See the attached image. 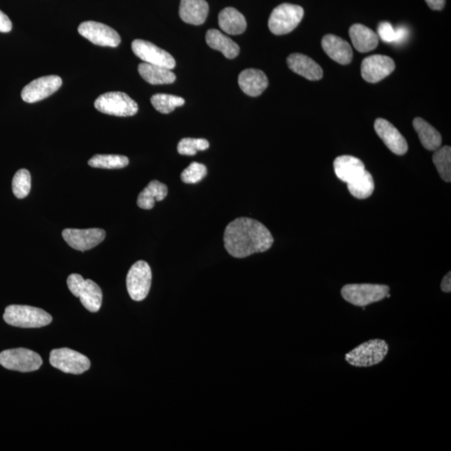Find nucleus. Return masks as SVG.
<instances>
[{"instance_id": "obj_17", "label": "nucleus", "mask_w": 451, "mask_h": 451, "mask_svg": "<svg viewBox=\"0 0 451 451\" xmlns=\"http://www.w3.org/2000/svg\"><path fill=\"white\" fill-rule=\"evenodd\" d=\"M334 169L337 178L347 184L354 182L367 171L361 160L347 155H340L334 160Z\"/></svg>"}, {"instance_id": "obj_5", "label": "nucleus", "mask_w": 451, "mask_h": 451, "mask_svg": "<svg viewBox=\"0 0 451 451\" xmlns=\"http://www.w3.org/2000/svg\"><path fill=\"white\" fill-rule=\"evenodd\" d=\"M69 291L76 297L80 298L82 305L92 313L99 311L102 305V294L100 286L90 280H84L80 274H71L67 278Z\"/></svg>"}, {"instance_id": "obj_23", "label": "nucleus", "mask_w": 451, "mask_h": 451, "mask_svg": "<svg viewBox=\"0 0 451 451\" xmlns=\"http://www.w3.org/2000/svg\"><path fill=\"white\" fill-rule=\"evenodd\" d=\"M206 41L209 46L223 53L226 58L235 59L239 55V45L216 28H211L207 32Z\"/></svg>"}, {"instance_id": "obj_37", "label": "nucleus", "mask_w": 451, "mask_h": 451, "mask_svg": "<svg viewBox=\"0 0 451 451\" xmlns=\"http://www.w3.org/2000/svg\"><path fill=\"white\" fill-rule=\"evenodd\" d=\"M425 2L433 10H442L445 6V0H425Z\"/></svg>"}, {"instance_id": "obj_11", "label": "nucleus", "mask_w": 451, "mask_h": 451, "mask_svg": "<svg viewBox=\"0 0 451 451\" xmlns=\"http://www.w3.org/2000/svg\"><path fill=\"white\" fill-rule=\"evenodd\" d=\"M78 32L84 38L100 46L116 48L121 44V36L114 28L105 24L85 22L80 24Z\"/></svg>"}, {"instance_id": "obj_29", "label": "nucleus", "mask_w": 451, "mask_h": 451, "mask_svg": "<svg viewBox=\"0 0 451 451\" xmlns=\"http://www.w3.org/2000/svg\"><path fill=\"white\" fill-rule=\"evenodd\" d=\"M352 196L358 199L370 198L375 191V180L370 171H366L360 178L354 182L347 184Z\"/></svg>"}, {"instance_id": "obj_9", "label": "nucleus", "mask_w": 451, "mask_h": 451, "mask_svg": "<svg viewBox=\"0 0 451 451\" xmlns=\"http://www.w3.org/2000/svg\"><path fill=\"white\" fill-rule=\"evenodd\" d=\"M153 273L148 264L138 261L131 266L126 277V288L134 301H142L151 289Z\"/></svg>"}, {"instance_id": "obj_20", "label": "nucleus", "mask_w": 451, "mask_h": 451, "mask_svg": "<svg viewBox=\"0 0 451 451\" xmlns=\"http://www.w3.org/2000/svg\"><path fill=\"white\" fill-rule=\"evenodd\" d=\"M239 85L246 95L257 97L268 88L269 79L260 69H248L240 73Z\"/></svg>"}, {"instance_id": "obj_38", "label": "nucleus", "mask_w": 451, "mask_h": 451, "mask_svg": "<svg viewBox=\"0 0 451 451\" xmlns=\"http://www.w3.org/2000/svg\"><path fill=\"white\" fill-rule=\"evenodd\" d=\"M441 289L444 293L451 292V273L449 272L443 278L441 284Z\"/></svg>"}, {"instance_id": "obj_12", "label": "nucleus", "mask_w": 451, "mask_h": 451, "mask_svg": "<svg viewBox=\"0 0 451 451\" xmlns=\"http://www.w3.org/2000/svg\"><path fill=\"white\" fill-rule=\"evenodd\" d=\"M134 54L145 63L158 65V67L173 69L176 60L169 53L159 48L157 45L143 40H135L131 44Z\"/></svg>"}, {"instance_id": "obj_10", "label": "nucleus", "mask_w": 451, "mask_h": 451, "mask_svg": "<svg viewBox=\"0 0 451 451\" xmlns=\"http://www.w3.org/2000/svg\"><path fill=\"white\" fill-rule=\"evenodd\" d=\"M50 363L57 370L72 375L83 374L92 366L87 357L68 348L53 350L51 352Z\"/></svg>"}, {"instance_id": "obj_6", "label": "nucleus", "mask_w": 451, "mask_h": 451, "mask_svg": "<svg viewBox=\"0 0 451 451\" xmlns=\"http://www.w3.org/2000/svg\"><path fill=\"white\" fill-rule=\"evenodd\" d=\"M305 15V10L299 6L292 3H282L275 8L269 19L271 32L276 35L289 34L300 24Z\"/></svg>"}, {"instance_id": "obj_24", "label": "nucleus", "mask_w": 451, "mask_h": 451, "mask_svg": "<svg viewBox=\"0 0 451 451\" xmlns=\"http://www.w3.org/2000/svg\"><path fill=\"white\" fill-rule=\"evenodd\" d=\"M219 24L221 30L228 35H241L247 28L244 15L232 7L226 8L220 12Z\"/></svg>"}, {"instance_id": "obj_25", "label": "nucleus", "mask_w": 451, "mask_h": 451, "mask_svg": "<svg viewBox=\"0 0 451 451\" xmlns=\"http://www.w3.org/2000/svg\"><path fill=\"white\" fill-rule=\"evenodd\" d=\"M138 72L143 79L151 85L172 84L176 79L172 69L145 62L139 65Z\"/></svg>"}, {"instance_id": "obj_7", "label": "nucleus", "mask_w": 451, "mask_h": 451, "mask_svg": "<svg viewBox=\"0 0 451 451\" xmlns=\"http://www.w3.org/2000/svg\"><path fill=\"white\" fill-rule=\"evenodd\" d=\"M95 108L101 113L120 117H133L138 112L137 102L127 94L120 92L100 96L95 101Z\"/></svg>"}, {"instance_id": "obj_30", "label": "nucleus", "mask_w": 451, "mask_h": 451, "mask_svg": "<svg viewBox=\"0 0 451 451\" xmlns=\"http://www.w3.org/2000/svg\"><path fill=\"white\" fill-rule=\"evenodd\" d=\"M433 162L441 178L446 182L451 180V148L445 146L434 151Z\"/></svg>"}, {"instance_id": "obj_16", "label": "nucleus", "mask_w": 451, "mask_h": 451, "mask_svg": "<svg viewBox=\"0 0 451 451\" xmlns=\"http://www.w3.org/2000/svg\"><path fill=\"white\" fill-rule=\"evenodd\" d=\"M375 130L381 140L389 150L398 155L407 153L409 146L405 138L391 122L378 118L375 122Z\"/></svg>"}, {"instance_id": "obj_26", "label": "nucleus", "mask_w": 451, "mask_h": 451, "mask_svg": "<svg viewBox=\"0 0 451 451\" xmlns=\"http://www.w3.org/2000/svg\"><path fill=\"white\" fill-rule=\"evenodd\" d=\"M413 126L426 150L436 151L440 148L442 144L441 135L434 127L420 117L415 118Z\"/></svg>"}, {"instance_id": "obj_27", "label": "nucleus", "mask_w": 451, "mask_h": 451, "mask_svg": "<svg viewBox=\"0 0 451 451\" xmlns=\"http://www.w3.org/2000/svg\"><path fill=\"white\" fill-rule=\"evenodd\" d=\"M168 188L165 184L154 180L147 185L144 190L142 191L137 198V206L145 210H151L155 206V201H161L167 198Z\"/></svg>"}, {"instance_id": "obj_31", "label": "nucleus", "mask_w": 451, "mask_h": 451, "mask_svg": "<svg viewBox=\"0 0 451 451\" xmlns=\"http://www.w3.org/2000/svg\"><path fill=\"white\" fill-rule=\"evenodd\" d=\"M379 38L385 43L401 44L407 39L409 31L407 28L399 26L396 28L389 22H381L378 26Z\"/></svg>"}, {"instance_id": "obj_21", "label": "nucleus", "mask_w": 451, "mask_h": 451, "mask_svg": "<svg viewBox=\"0 0 451 451\" xmlns=\"http://www.w3.org/2000/svg\"><path fill=\"white\" fill-rule=\"evenodd\" d=\"M208 12L206 0H180L179 15L184 22L201 26L206 22Z\"/></svg>"}, {"instance_id": "obj_18", "label": "nucleus", "mask_w": 451, "mask_h": 451, "mask_svg": "<svg viewBox=\"0 0 451 451\" xmlns=\"http://www.w3.org/2000/svg\"><path fill=\"white\" fill-rule=\"evenodd\" d=\"M287 64L294 73L309 80H321L323 76L321 65L305 55L294 53L287 59Z\"/></svg>"}, {"instance_id": "obj_34", "label": "nucleus", "mask_w": 451, "mask_h": 451, "mask_svg": "<svg viewBox=\"0 0 451 451\" xmlns=\"http://www.w3.org/2000/svg\"><path fill=\"white\" fill-rule=\"evenodd\" d=\"M210 144L206 139L183 138L178 143L179 154L194 155L199 151H206Z\"/></svg>"}, {"instance_id": "obj_13", "label": "nucleus", "mask_w": 451, "mask_h": 451, "mask_svg": "<svg viewBox=\"0 0 451 451\" xmlns=\"http://www.w3.org/2000/svg\"><path fill=\"white\" fill-rule=\"evenodd\" d=\"M62 237L71 248L85 252L99 245L105 239V231L101 228L65 229Z\"/></svg>"}, {"instance_id": "obj_19", "label": "nucleus", "mask_w": 451, "mask_h": 451, "mask_svg": "<svg viewBox=\"0 0 451 451\" xmlns=\"http://www.w3.org/2000/svg\"><path fill=\"white\" fill-rule=\"evenodd\" d=\"M323 51L332 60L343 65L351 63L352 50L346 40L334 35H326L322 40Z\"/></svg>"}, {"instance_id": "obj_3", "label": "nucleus", "mask_w": 451, "mask_h": 451, "mask_svg": "<svg viewBox=\"0 0 451 451\" xmlns=\"http://www.w3.org/2000/svg\"><path fill=\"white\" fill-rule=\"evenodd\" d=\"M388 352L389 344L385 340L371 339L347 352L346 361L354 367H372L383 362Z\"/></svg>"}, {"instance_id": "obj_36", "label": "nucleus", "mask_w": 451, "mask_h": 451, "mask_svg": "<svg viewBox=\"0 0 451 451\" xmlns=\"http://www.w3.org/2000/svg\"><path fill=\"white\" fill-rule=\"evenodd\" d=\"M11 30V20L3 11L0 10V32L9 33Z\"/></svg>"}, {"instance_id": "obj_2", "label": "nucleus", "mask_w": 451, "mask_h": 451, "mask_svg": "<svg viewBox=\"0 0 451 451\" xmlns=\"http://www.w3.org/2000/svg\"><path fill=\"white\" fill-rule=\"evenodd\" d=\"M3 319L11 326L35 329L47 326L53 318L50 314L39 307L28 305H10L6 309Z\"/></svg>"}, {"instance_id": "obj_14", "label": "nucleus", "mask_w": 451, "mask_h": 451, "mask_svg": "<svg viewBox=\"0 0 451 451\" xmlns=\"http://www.w3.org/2000/svg\"><path fill=\"white\" fill-rule=\"evenodd\" d=\"M62 85V80L60 76H47L38 78L24 87L22 98L27 103H35L47 97L58 90Z\"/></svg>"}, {"instance_id": "obj_8", "label": "nucleus", "mask_w": 451, "mask_h": 451, "mask_svg": "<svg viewBox=\"0 0 451 451\" xmlns=\"http://www.w3.org/2000/svg\"><path fill=\"white\" fill-rule=\"evenodd\" d=\"M43 360L37 352L19 348L0 352V364L7 370L23 373L38 371Z\"/></svg>"}, {"instance_id": "obj_15", "label": "nucleus", "mask_w": 451, "mask_h": 451, "mask_svg": "<svg viewBox=\"0 0 451 451\" xmlns=\"http://www.w3.org/2000/svg\"><path fill=\"white\" fill-rule=\"evenodd\" d=\"M395 69L391 57L375 55L367 57L361 64V76L368 83H377L389 76Z\"/></svg>"}, {"instance_id": "obj_33", "label": "nucleus", "mask_w": 451, "mask_h": 451, "mask_svg": "<svg viewBox=\"0 0 451 451\" xmlns=\"http://www.w3.org/2000/svg\"><path fill=\"white\" fill-rule=\"evenodd\" d=\"M12 190L19 199L26 198L31 190V176L26 169H20L14 176Z\"/></svg>"}, {"instance_id": "obj_32", "label": "nucleus", "mask_w": 451, "mask_h": 451, "mask_svg": "<svg viewBox=\"0 0 451 451\" xmlns=\"http://www.w3.org/2000/svg\"><path fill=\"white\" fill-rule=\"evenodd\" d=\"M151 104L160 113L169 114L179 106L185 104V100L180 96L168 94H155L151 98Z\"/></svg>"}, {"instance_id": "obj_4", "label": "nucleus", "mask_w": 451, "mask_h": 451, "mask_svg": "<svg viewBox=\"0 0 451 451\" xmlns=\"http://www.w3.org/2000/svg\"><path fill=\"white\" fill-rule=\"evenodd\" d=\"M389 293V287L384 284H352L344 285L341 295L351 305L364 307L382 301Z\"/></svg>"}, {"instance_id": "obj_1", "label": "nucleus", "mask_w": 451, "mask_h": 451, "mask_svg": "<svg viewBox=\"0 0 451 451\" xmlns=\"http://www.w3.org/2000/svg\"><path fill=\"white\" fill-rule=\"evenodd\" d=\"M223 240L226 250L236 258L268 251L274 241L264 224L248 217H239L231 221L225 229Z\"/></svg>"}, {"instance_id": "obj_22", "label": "nucleus", "mask_w": 451, "mask_h": 451, "mask_svg": "<svg viewBox=\"0 0 451 451\" xmlns=\"http://www.w3.org/2000/svg\"><path fill=\"white\" fill-rule=\"evenodd\" d=\"M350 36L356 51L370 52L378 46L379 36L371 28L361 24H355L350 28Z\"/></svg>"}, {"instance_id": "obj_35", "label": "nucleus", "mask_w": 451, "mask_h": 451, "mask_svg": "<svg viewBox=\"0 0 451 451\" xmlns=\"http://www.w3.org/2000/svg\"><path fill=\"white\" fill-rule=\"evenodd\" d=\"M207 174L206 166L198 162H192L182 171L180 178L184 183L196 184L202 180Z\"/></svg>"}, {"instance_id": "obj_28", "label": "nucleus", "mask_w": 451, "mask_h": 451, "mask_svg": "<svg viewBox=\"0 0 451 451\" xmlns=\"http://www.w3.org/2000/svg\"><path fill=\"white\" fill-rule=\"evenodd\" d=\"M89 166L101 169H121L128 166L129 159L121 155H94L88 162Z\"/></svg>"}]
</instances>
